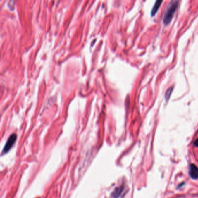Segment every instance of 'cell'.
I'll return each mask as SVG.
<instances>
[{
  "mask_svg": "<svg viewBox=\"0 0 198 198\" xmlns=\"http://www.w3.org/2000/svg\"><path fill=\"white\" fill-rule=\"evenodd\" d=\"M194 145L195 147H198V139H197V140L195 141V142H194Z\"/></svg>",
  "mask_w": 198,
  "mask_h": 198,
  "instance_id": "cell-7",
  "label": "cell"
},
{
  "mask_svg": "<svg viewBox=\"0 0 198 198\" xmlns=\"http://www.w3.org/2000/svg\"><path fill=\"white\" fill-rule=\"evenodd\" d=\"M189 175L194 180L198 179V167L194 164H191L188 170Z\"/></svg>",
  "mask_w": 198,
  "mask_h": 198,
  "instance_id": "cell-3",
  "label": "cell"
},
{
  "mask_svg": "<svg viewBox=\"0 0 198 198\" xmlns=\"http://www.w3.org/2000/svg\"><path fill=\"white\" fill-rule=\"evenodd\" d=\"M16 137L17 136L15 134H12L11 135V136L8 139L6 142V144L5 145V147L4 148V149H3L4 153L8 152L11 149V148L12 147L13 145L14 144V143L15 142L16 140Z\"/></svg>",
  "mask_w": 198,
  "mask_h": 198,
  "instance_id": "cell-2",
  "label": "cell"
},
{
  "mask_svg": "<svg viewBox=\"0 0 198 198\" xmlns=\"http://www.w3.org/2000/svg\"><path fill=\"white\" fill-rule=\"evenodd\" d=\"M172 91H173V88H172V87H171V88H169L167 89V91H166V95H165V98H166V99L167 101H168V99L170 98Z\"/></svg>",
  "mask_w": 198,
  "mask_h": 198,
  "instance_id": "cell-6",
  "label": "cell"
},
{
  "mask_svg": "<svg viewBox=\"0 0 198 198\" xmlns=\"http://www.w3.org/2000/svg\"><path fill=\"white\" fill-rule=\"evenodd\" d=\"M162 2H163L162 1H156V2L155 3V5H154V7L152 9V11H151L152 16H154L157 13L159 8Z\"/></svg>",
  "mask_w": 198,
  "mask_h": 198,
  "instance_id": "cell-4",
  "label": "cell"
},
{
  "mask_svg": "<svg viewBox=\"0 0 198 198\" xmlns=\"http://www.w3.org/2000/svg\"><path fill=\"white\" fill-rule=\"evenodd\" d=\"M123 191V187L122 186L119 187L118 188H116L115 191L113 192L112 197L114 198H119V197L120 196V195L121 194Z\"/></svg>",
  "mask_w": 198,
  "mask_h": 198,
  "instance_id": "cell-5",
  "label": "cell"
},
{
  "mask_svg": "<svg viewBox=\"0 0 198 198\" xmlns=\"http://www.w3.org/2000/svg\"><path fill=\"white\" fill-rule=\"evenodd\" d=\"M178 1H173L167 8L166 12L164 13L163 18V23L164 25H168L171 21L174 13L178 7Z\"/></svg>",
  "mask_w": 198,
  "mask_h": 198,
  "instance_id": "cell-1",
  "label": "cell"
}]
</instances>
